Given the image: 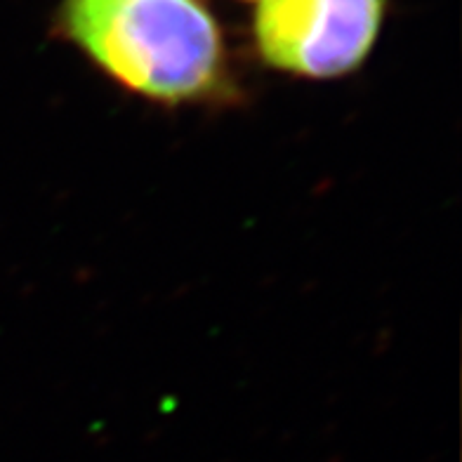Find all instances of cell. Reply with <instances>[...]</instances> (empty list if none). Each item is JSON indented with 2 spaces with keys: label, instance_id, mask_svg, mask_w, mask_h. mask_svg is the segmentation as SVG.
<instances>
[{
  "label": "cell",
  "instance_id": "6da1fadb",
  "mask_svg": "<svg viewBox=\"0 0 462 462\" xmlns=\"http://www.w3.org/2000/svg\"><path fill=\"white\" fill-rule=\"evenodd\" d=\"M60 26L142 97L201 102L226 88L225 41L203 0H64Z\"/></svg>",
  "mask_w": 462,
  "mask_h": 462
},
{
  "label": "cell",
  "instance_id": "7a4b0ae2",
  "mask_svg": "<svg viewBox=\"0 0 462 462\" xmlns=\"http://www.w3.org/2000/svg\"><path fill=\"white\" fill-rule=\"evenodd\" d=\"M384 0H260L262 60L304 79H335L359 67L375 43Z\"/></svg>",
  "mask_w": 462,
  "mask_h": 462
}]
</instances>
